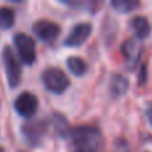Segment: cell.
Listing matches in <instances>:
<instances>
[{"mask_svg":"<svg viewBox=\"0 0 152 152\" xmlns=\"http://www.w3.org/2000/svg\"><path fill=\"white\" fill-rule=\"evenodd\" d=\"M76 150L95 152L102 144V134L97 128L91 126L77 127L71 134Z\"/></svg>","mask_w":152,"mask_h":152,"instance_id":"obj_1","label":"cell"},{"mask_svg":"<svg viewBox=\"0 0 152 152\" xmlns=\"http://www.w3.org/2000/svg\"><path fill=\"white\" fill-rule=\"evenodd\" d=\"M43 83L48 91L53 94H63L69 86L68 76L64 74L60 68H48L43 74Z\"/></svg>","mask_w":152,"mask_h":152,"instance_id":"obj_2","label":"cell"},{"mask_svg":"<svg viewBox=\"0 0 152 152\" xmlns=\"http://www.w3.org/2000/svg\"><path fill=\"white\" fill-rule=\"evenodd\" d=\"M3 63H4L8 84H10V87L15 88V87L19 86V83L21 80V68L15 53L10 47H5L4 51H3Z\"/></svg>","mask_w":152,"mask_h":152,"instance_id":"obj_3","label":"cell"},{"mask_svg":"<svg viewBox=\"0 0 152 152\" xmlns=\"http://www.w3.org/2000/svg\"><path fill=\"white\" fill-rule=\"evenodd\" d=\"M15 47L18 55L24 64H32L36 59V47L31 36L26 34H18L15 36Z\"/></svg>","mask_w":152,"mask_h":152,"instance_id":"obj_4","label":"cell"},{"mask_svg":"<svg viewBox=\"0 0 152 152\" xmlns=\"http://www.w3.org/2000/svg\"><path fill=\"white\" fill-rule=\"evenodd\" d=\"M37 99L31 92H23L15 100V110L23 118H32L37 111Z\"/></svg>","mask_w":152,"mask_h":152,"instance_id":"obj_5","label":"cell"},{"mask_svg":"<svg viewBox=\"0 0 152 152\" xmlns=\"http://www.w3.org/2000/svg\"><path fill=\"white\" fill-rule=\"evenodd\" d=\"M34 34L45 43H52L60 34V27L50 20H39L34 24Z\"/></svg>","mask_w":152,"mask_h":152,"instance_id":"obj_6","label":"cell"},{"mask_svg":"<svg viewBox=\"0 0 152 152\" xmlns=\"http://www.w3.org/2000/svg\"><path fill=\"white\" fill-rule=\"evenodd\" d=\"M92 26L89 23H79L71 29L66 39V45L68 47H79L91 36Z\"/></svg>","mask_w":152,"mask_h":152,"instance_id":"obj_7","label":"cell"},{"mask_svg":"<svg viewBox=\"0 0 152 152\" xmlns=\"http://www.w3.org/2000/svg\"><path fill=\"white\" fill-rule=\"evenodd\" d=\"M121 52H123L126 61L129 67H135V64L139 61L142 55V45L134 39H128L121 45Z\"/></svg>","mask_w":152,"mask_h":152,"instance_id":"obj_8","label":"cell"},{"mask_svg":"<svg viewBox=\"0 0 152 152\" xmlns=\"http://www.w3.org/2000/svg\"><path fill=\"white\" fill-rule=\"evenodd\" d=\"M43 132H44V127L40 123L26 124L23 127V135L31 145H37L42 142Z\"/></svg>","mask_w":152,"mask_h":152,"instance_id":"obj_9","label":"cell"},{"mask_svg":"<svg viewBox=\"0 0 152 152\" xmlns=\"http://www.w3.org/2000/svg\"><path fill=\"white\" fill-rule=\"evenodd\" d=\"M129 27L134 29L135 35L139 39H145L151 34V24L144 16H135L129 21Z\"/></svg>","mask_w":152,"mask_h":152,"instance_id":"obj_10","label":"cell"},{"mask_svg":"<svg viewBox=\"0 0 152 152\" xmlns=\"http://www.w3.org/2000/svg\"><path fill=\"white\" fill-rule=\"evenodd\" d=\"M128 80L127 77H124L123 75H115L111 79V91L113 95H123L124 92L128 89Z\"/></svg>","mask_w":152,"mask_h":152,"instance_id":"obj_11","label":"cell"},{"mask_svg":"<svg viewBox=\"0 0 152 152\" xmlns=\"http://www.w3.org/2000/svg\"><path fill=\"white\" fill-rule=\"evenodd\" d=\"M67 67L75 76H83L87 72V64L83 59L72 56L67 60Z\"/></svg>","mask_w":152,"mask_h":152,"instance_id":"obj_12","label":"cell"},{"mask_svg":"<svg viewBox=\"0 0 152 152\" xmlns=\"http://www.w3.org/2000/svg\"><path fill=\"white\" fill-rule=\"evenodd\" d=\"M112 8L118 12L121 13H128L131 11H134L135 8H137L140 5V3L137 0H113L111 3Z\"/></svg>","mask_w":152,"mask_h":152,"instance_id":"obj_13","label":"cell"},{"mask_svg":"<svg viewBox=\"0 0 152 152\" xmlns=\"http://www.w3.org/2000/svg\"><path fill=\"white\" fill-rule=\"evenodd\" d=\"M15 21V13L8 7H0V28L8 29L13 26Z\"/></svg>","mask_w":152,"mask_h":152,"instance_id":"obj_14","label":"cell"},{"mask_svg":"<svg viewBox=\"0 0 152 152\" xmlns=\"http://www.w3.org/2000/svg\"><path fill=\"white\" fill-rule=\"evenodd\" d=\"M145 69H147V67L143 66L142 71H140V76H139V84H144L145 83Z\"/></svg>","mask_w":152,"mask_h":152,"instance_id":"obj_15","label":"cell"},{"mask_svg":"<svg viewBox=\"0 0 152 152\" xmlns=\"http://www.w3.org/2000/svg\"><path fill=\"white\" fill-rule=\"evenodd\" d=\"M145 115H147V119H148V121H150V124L152 126V107H150L147 110V113H145Z\"/></svg>","mask_w":152,"mask_h":152,"instance_id":"obj_16","label":"cell"},{"mask_svg":"<svg viewBox=\"0 0 152 152\" xmlns=\"http://www.w3.org/2000/svg\"><path fill=\"white\" fill-rule=\"evenodd\" d=\"M75 152H91V151H81V150H76Z\"/></svg>","mask_w":152,"mask_h":152,"instance_id":"obj_17","label":"cell"},{"mask_svg":"<svg viewBox=\"0 0 152 152\" xmlns=\"http://www.w3.org/2000/svg\"><path fill=\"white\" fill-rule=\"evenodd\" d=\"M0 152H4V150H3V148H1V147H0Z\"/></svg>","mask_w":152,"mask_h":152,"instance_id":"obj_18","label":"cell"}]
</instances>
